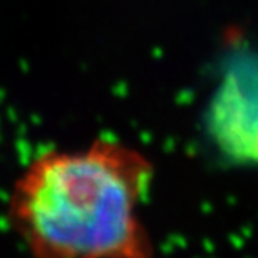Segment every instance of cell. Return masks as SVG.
Wrapping results in <instances>:
<instances>
[{
    "label": "cell",
    "instance_id": "cell-1",
    "mask_svg": "<svg viewBox=\"0 0 258 258\" xmlns=\"http://www.w3.org/2000/svg\"><path fill=\"white\" fill-rule=\"evenodd\" d=\"M153 178L151 159L116 139L45 151L15 179L10 226L32 258H154L139 215Z\"/></svg>",
    "mask_w": 258,
    "mask_h": 258
},
{
    "label": "cell",
    "instance_id": "cell-2",
    "mask_svg": "<svg viewBox=\"0 0 258 258\" xmlns=\"http://www.w3.org/2000/svg\"><path fill=\"white\" fill-rule=\"evenodd\" d=\"M210 131L231 159L258 163V72L233 71L210 109Z\"/></svg>",
    "mask_w": 258,
    "mask_h": 258
}]
</instances>
